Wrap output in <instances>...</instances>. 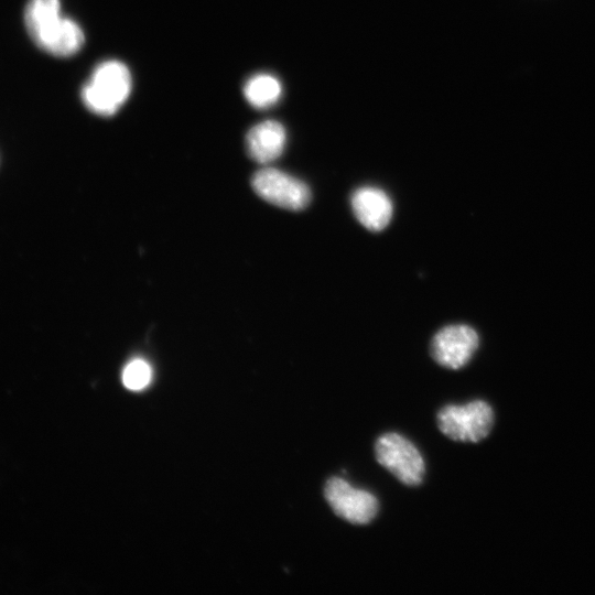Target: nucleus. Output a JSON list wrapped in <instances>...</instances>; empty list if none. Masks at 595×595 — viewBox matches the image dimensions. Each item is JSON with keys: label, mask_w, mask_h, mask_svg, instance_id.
Segmentation results:
<instances>
[{"label": "nucleus", "mask_w": 595, "mask_h": 595, "mask_svg": "<svg viewBox=\"0 0 595 595\" xmlns=\"http://www.w3.org/2000/svg\"><path fill=\"white\" fill-rule=\"evenodd\" d=\"M132 77L126 64L109 60L98 64L82 90L84 105L94 113L115 115L128 99Z\"/></svg>", "instance_id": "nucleus-1"}, {"label": "nucleus", "mask_w": 595, "mask_h": 595, "mask_svg": "<svg viewBox=\"0 0 595 595\" xmlns=\"http://www.w3.org/2000/svg\"><path fill=\"white\" fill-rule=\"evenodd\" d=\"M479 338L474 328L465 324H453L441 328L431 340V355L442 367H464L478 348Z\"/></svg>", "instance_id": "nucleus-7"}, {"label": "nucleus", "mask_w": 595, "mask_h": 595, "mask_svg": "<svg viewBox=\"0 0 595 595\" xmlns=\"http://www.w3.org/2000/svg\"><path fill=\"white\" fill-rule=\"evenodd\" d=\"M251 186L262 199L293 212L304 209L312 197L305 182L274 167L258 170L252 175Z\"/></svg>", "instance_id": "nucleus-4"}, {"label": "nucleus", "mask_w": 595, "mask_h": 595, "mask_svg": "<svg viewBox=\"0 0 595 595\" xmlns=\"http://www.w3.org/2000/svg\"><path fill=\"white\" fill-rule=\"evenodd\" d=\"M33 41L41 48L56 56H71L84 44L80 26L61 12L26 25Z\"/></svg>", "instance_id": "nucleus-6"}, {"label": "nucleus", "mask_w": 595, "mask_h": 595, "mask_svg": "<svg viewBox=\"0 0 595 595\" xmlns=\"http://www.w3.org/2000/svg\"><path fill=\"white\" fill-rule=\"evenodd\" d=\"M353 213L357 220L370 231L385 229L393 213V206L388 194L375 186H361L354 191L350 197Z\"/></svg>", "instance_id": "nucleus-8"}, {"label": "nucleus", "mask_w": 595, "mask_h": 595, "mask_svg": "<svg viewBox=\"0 0 595 595\" xmlns=\"http://www.w3.org/2000/svg\"><path fill=\"white\" fill-rule=\"evenodd\" d=\"M245 142L248 155L258 163L267 164L284 151L286 131L281 122L264 120L249 129Z\"/></svg>", "instance_id": "nucleus-9"}, {"label": "nucleus", "mask_w": 595, "mask_h": 595, "mask_svg": "<svg viewBox=\"0 0 595 595\" xmlns=\"http://www.w3.org/2000/svg\"><path fill=\"white\" fill-rule=\"evenodd\" d=\"M377 462L407 486H419L424 478V459L407 437L389 432L380 435L375 443Z\"/></svg>", "instance_id": "nucleus-3"}, {"label": "nucleus", "mask_w": 595, "mask_h": 595, "mask_svg": "<svg viewBox=\"0 0 595 595\" xmlns=\"http://www.w3.org/2000/svg\"><path fill=\"white\" fill-rule=\"evenodd\" d=\"M242 90L252 107L264 109L278 102L282 95V85L275 76L260 73L251 76Z\"/></svg>", "instance_id": "nucleus-10"}, {"label": "nucleus", "mask_w": 595, "mask_h": 595, "mask_svg": "<svg viewBox=\"0 0 595 595\" xmlns=\"http://www.w3.org/2000/svg\"><path fill=\"white\" fill-rule=\"evenodd\" d=\"M439 430L457 442L476 443L485 439L494 424L491 407L475 400L464 405L447 404L436 415Z\"/></svg>", "instance_id": "nucleus-2"}, {"label": "nucleus", "mask_w": 595, "mask_h": 595, "mask_svg": "<svg viewBox=\"0 0 595 595\" xmlns=\"http://www.w3.org/2000/svg\"><path fill=\"white\" fill-rule=\"evenodd\" d=\"M323 494L333 512L353 524L371 522L379 510V502L375 495L355 488L337 476L326 480Z\"/></svg>", "instance_id": "nucleus-5"}, {"label": "nucleus", "mask_w": 595, "mask_h": 595, "mask_svg": "<svg viewBox=\"0 0 595 595\" xmlns=\"http://www.w3.org/2000/svg\"><path fill=\"white\" fill-rule=\"evenodd\" d=\"M152 379V369L150 365L141 358L132 359L127 364L122 371L123 385L130 390L144 389Z\"/></svg>", "instance_id": "nucleus-11"}]
</instances>
